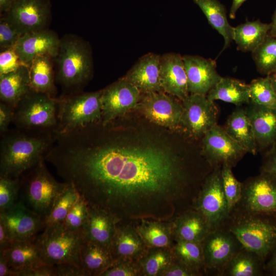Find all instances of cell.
Listing matches in <instances>:
<instances>
[{"mask_svg":"<svg viewBox=\"0 0 276 276\" xmlns=\"http://www.w3.org/2000/svg\"><path fill=\"white\" fill-rule=\"evenodd\" d=\"M224 226L243 246L266 261L276 247V216L254 214L234 208Z\"/></svg>","mask_w":276,"mask_h":276,"instance_id":"277c9868","label":"cell"},{"mask_svg":"<svg viewBox=\"0 0 276 276\" xmlns=\"http://www.w3.org/2000/svg\"><path fill=\"white\" fill-rule=\"evenodd\" d=\"M20 187V178L0 175V212L18 201Z\"/></svg>","mask_w":276,"mask_h":276,"instance_id":"7bdbcfd3","label":"cell"},{"mask_svg":"<svg viewBox=\"0 0 276 276\" xmlns=\"http://www.w3.org/2000/svg\"><path fill=\"white\" fill-rule=\"evenodd\" d=\"M60 41L55 32L46 28L22 34L14 49L22 63L29 66L34 59L40 55H48L54 59Z\"/></svg>","mask_w":276,"mask_h":276,"instance_id":"d6986e66","label":"cell"},{"mask_svg":"<svg viewBox=\"0 0 276 276\" xmlns=\"http://www.w3.org/2000/svg\"><path fill=\"white\" fill-rule=\"evenodd\" d=\"M42 160L20 177L19 197L28 208L43 219L68 183L55 179Z\"/></svg>","mask_w":276,"mask_h":276,"instance_id":"5b68a950","label":"cell"},{"mask_svg":"<svg viewBox=\"0 0 276 276\" xmlns=\"http://www.w3.org/2000/svg\"><path fill=\"white\" fill-rule=\"evenodd\" d=\"M16 276H57L56 267L41 263L18 272Z\"/></svg>","mask_w":276,"mask_h":276,"instance_id":"c3c4849f","label":"cell"},{"mask_svg":"<svg viewBox=\"0 0 276 276\" xmlns=\"http://www.w3.org/2000/svg\"><path fill=\"white\" fill-rule=\"evenodd\" d=\"M36 237L42 262L46 264L72 263L80 265V253L84 240L83 231H72L62 223L45 227Z\"/></svg>","mask_w":276,"mask_h":276,"instance_id":"52a82bcc","label":"cell"},{"mask_svg":"<svg viewBox=\"0 0 276 276\" xmlns=\"http://www.w3.org/2000/svg\"><path fill=\"white\" fill-rule=\"evenodd\" d=\"M13 241L5 226L0 221V252L7 249Z\"/></svg>","mask_w":276,"mask_h":276,"instance_id":"f5cc1de1","label":"cell"},{"mask_svg":"<svg viewBox=\"0 0 276 276\" xmlns=\"http://www.w3.org/2000/svg\"><path fill=\"white\" fill-rule=\"evenodd\" d=\"M160 56L154 53L144 55L123 78L137 88L142 94L162 91Z\"/></svg>","mask_w":276,"mask_h":276,"instance_id":"44dd1931","label":"cell"},{"mask_svg":"<svg viewBox=\"0 0 276 276\" xmlns=\"http://www.w3.org/2000/svg\"><path fill=\"white\" fill-rule=\"evenodd\" d=\"M142 96L137 88L124 78L103 89L101 122L103 124L112 122L136 108Z\"/></svg>","mask_w":276,"mask_h":276,"instance_id":"5bb4252c","label":"cell"},{"mask_svg":"<svg viewBox=\"0 0 276 276\" xmlns=\"http://www.w3.org/2000/svg\"><path fill=\"white\" fill-rule=\"evenodd\" d=\"M261 172L270 174L276 177V143L271 146L266 153L261 168Z\"/></svg>","mask_w":276,"mask_h":276,"instance_id":"f907efd6","label":"cell"},{"mask_svg":"<svg viewBox=\"0 0 276 276\" xmlns=\"http://www.w3.org/2000/svg\"><path fill=\"white\" fill-rule=\"evenodd\" d=\"M270 28V23H264L260 19L248 21L233 27V40L237 49L252 52L264 41Z\"/></svg>","mask_w":276,"mask_h":276,"instance_id":"1f68e13d","label":"cell"},{"mask_svg":"<svg viewBox=\"0 0 276 276\" xmlns=\"http://www.w3.org/2000/svg\"><path fill=\"white\" fill-rule=\"evenodd\" d=\"M0 221L13 241L33 239L43 228V219L19 200L8 209L0 212Z\"/></svg>","mask_w":276,"mask_h":276,"instance_id":"e0dca14e","label":"cell"},{"mask_svg":"<svg viewBox=\"0 0 276 276\" xmlns=\"http://www.w3.org/2000/svg\"><path fill=\"white\" fill-rule=\"evenodd\" d=\"M136 108L157 125L171 129L181 125L182 104L169 94L162 91L142 94Z\"/></svg>","mask_w":276,"mask_h":276,"instance_id":"9a60e30c","label":"cell"},{"mask_svg":"<svg viewBox=\"0 0 276 276\" xmlns=\"http://www.w3.org/2000/svg\"><path fill=\"white\" fill-rule=\"evenodd\" d=\"M174 259L172 249L148 248L138 261L143 275H160Z\"/></svg>","mask_w":276,"mask_h":276,"instance_id":"8d00e7d4","label":"cell"},{"mask_svg":"<svg viewBox=\"0 0 276 276\" xmlns=\"http://www.w3.org/2000/svg\"><path fill=\"white\" fill-rule=\"evenodd\" d=\"M160 81L163 91L181 101L189 95L182 56L176 53L160 56Z\"/></svg>","mask_w":276,"mask_h":276,"instance_id":"ffe728a7","label":"cell"},{"mask_svg":"<svg viewBox=\"0 0 276 276\" xmlns=\"http://www.w3.org/2000/svg\"><path fill=\"white\" fill-rule=\"evenodd\" d=\"M4 14L24 34L47 28L51 4L50 0H15Z\"/></svg>","mask_w":276,"mask_h":276,"instance_id":"2e32d148","label":"cell"},{"mask_svg":"<svg viewBox=\"0 0 276 276\" xmlns=\"http://www.w3.org/2000/svg\"><path fill=\"white\" fill-rule=\"evenodd\" d=\"M143 275L137 261L115 260L101 276Z\"/></svg>","mask_w":276,"mask_h":276,"instance_id":"f6af8a7d","label":"cell"},{"mask_svg":"<svg viewBox=\"0 0 276 276\" xmlns=\"http://www.w3.org/2000/svg\"><path fill=\"white\" fill-rule=\"evenodd\" d=\"M102 89L61 95L58 98V133L67 132L102 120ZM56 133V134H57Z\"/></svg>","mask_w":276,"mask_h":276,"instance_id":"ba28073f","label":"cell"},{"mask_svg":"<svg viewBox=\"0 0 276 276\" xmlns=\"http://www.w3.org/2000/svg\"><path fill=\"white\" fill-rule=\"evenodd\" d=\"M31 90L29 66L23 65L15 71L0 75V100L15 108Z\"/></svg>","mask_w":276,"mask_h":276,"instance_id":"484cf974","label":"cell"},{"mask_svg":"<svg viewBox=\"0 0 276 276\" xmlns=\"http://www.w3.org/2000/svg\"><path fill=\"white\" fill-rule=\"evenodd\" d=\"M173 256L200 275H206L201 243L177 241L172 248Z\"/></svg>","mask_w":276,"mask_h":276,"instance_id":"d590c367","label":"cell"},{"mask_svg":"<svg viewBox=\"0 0 276 276\" xmlns=\"http://www.w3.org/2000/svg\"><path fill=\"white\" fill-rule=\"evenodd\" d=\"M55 81L62 89L61 95L82 92L93 72L92 52L88 43L74 34L60 38L56 57Z\"/></svg>","mask_w":276,"mask_h":276,"instance_id":"3957f363","label":"cell"},{"mask_svg":"<svg viewBox=\"0 0 276 276\" xmlns=\"http://www.w3.org/2000/svg\"><path fill=\"white\" fill-rule=\"evenodd\" d=\"M247 0H233L230 9L229 16L231 19H235L236 13L244 2Z\"/></svg>","mask_w":276,"mask_h":276,"instance_id":"9f6ffc18","label":"cell"},{"mask_svg":"<svg viewBox=\"0 0 276 276\" xmlns=\"http://www.w3.org/2000/svg\"><path fill=\"white\" fill-rule=\"evenodd\" d=\"M205 16L209 23L224 38L221 52L233 40V27L228 22L225 6L218 0H193Z\"/></svg>","mask_w":276,"mask_h":276,"instance_id":"e575fe53","label":"cell"},{"mask_svg":"<svg viewBox=\"0 0 276 276\" xmlns=\"http://www.w3.org/2000/svg\"><path fill=\"white\" fill-rule=\"evenodd\" d=\"M89 215L88 204L85 198L80 197L70 210L62 223L66 229L72 231H83Z\"/></svg>","mask_w":276,"mask_h":276,"instance_id":"b9f144b4","label":"cell"},{"mask_svg":"<svg viewBox=\"0 0 276 276\" xmlns=\"http://www.w3.org/2000/svg\"><path fill=\"white\" fill-rule=\"evenodd\" d=\"M206 96L212 101L221 100L237 106L250 102L248 84L228 77H222Z\"/></svg>","mask_w":276,"mask_h":276,"instance_id":"836d02e7","label":"cell"},{"mask_svg":"<svg viewBox=\"0 0 276 276\" xmlns=\"http://www.w3.org/2000/svg\"><path fill=\"white\" fill-rule=\"evenodd\" d=\"M80 265L87 276L101 275L114 261L108 247L84 240L81 247Z\"/></svg>","mask_w":276,"mask_h":276,"instance_id":"f1b7e54d","label":"cell"},{"mask_svg":"<svg viewBox=\"0 0 276 276\" xmlns=\"http://www.w3.org/2000/svg\"><path fill=\"white\" fill-rule=\"evenodd\" d=\"M271 24V28L269 34L273 37H276V8L272 18Z\"/></svg>","mask_w":276,"mask_h":276,"instance_id":"680465c9","label":"cell"},{"mask_svg":"<svg viewBox=\"0 0 276 276\" xmlns=\"http://www.w3.org/2000/svg\"><path fill=\"white\" fill-rule=\"evenodd\" d=\"M0 253H3L6 257L9 267L14 271V276H16L20 271L43 263L36 238L13 241L7 249Z\"/></svg>","mask_w":276,"mask_h":276,"instance_id":"83f0119b","label":"cell"},{"mask_svg":"<svg viewBox=\"0 0 276 276\" xmlns=\"http://www.w3.org/2000/svg\"><path fill=\"white\" fill-rule=\"evenodd\" d=\"M232 167L223 165L221 168L222 185L227 202L229 213L239 202L242 193V183L235 177Z\"/></svg>","mask_w":276,"mask_h":276,"instance_id":"60d3db41","label":"cell"},{"mask_svg":"<svg viewBox=\"0 0 276 276\" xmlns=\"http://www.w3.org/2000/svg\"><path fill=\"white\" fill-rule=\"evenodd\" d=\"M224 129L247 152L256 153L258 147L245 109L238 108L234 110L229 116Z\"/></svg>","mask_w":276,"mask_h":276,"instance_id":"4dcf8cb0","label":"cell"},{"mask_svg":"<svg viewBox=\"0 0 276 276\" xmlns=\"http://www.w3.org/2000/svg\"><path fill=\"white\" fill-rule=\"evenodd\" d=\"M57 198L49 215L43 219V228L62 223L67 214L80 196L75 187L71 183Z\"/></svg>","mask_w":276,"mask_h":276,"instance_id":"74e56055","label":"cell"},{"mask_svg":"<svg viewBox=\"0 0 276 276\" xmlns=\"http://www.w3.org/2000/svg\"><path fill=\"white\" fill-rule=\"evenodd\" d=\"M53 59L48 55L36 57L29 65L30 88L34 91L45 93L56 98L55 74Z\"/></svg>","mask_w":276,"mask_h":276,"instance_id":"f546056e","label":"cell"},{"mask_svg":"<svg viewBox=\"0 0 276 276\" xmlns=\"http://www.w3.org/2000/svg\"><path fill=\"white\" fill-rule=\"evenodd\" d=\"M116 134L101 122L58 133L45 160L118 222L172 221L192 208L201 185L182 160L153 145L125 144Z\"/></svg>","mask_w":276,"mask_h":276,"instance_id":"6da1fadb","label":"cell"},{"mask_svg":"<svg viewBox=\"0 0 276 276\" xmlns=\"http://www.w3.org/2000/svg\"><path fill=\"white\" fill-rule=\"evenodd\" d=\"M109 248L114 260L138 262L148 247L133 224L118 222Z\"/></svg>","mask_w":276,"mask_h":276,"instance_id":"7402d4cb","label":"cell"},{"mask_svg":"<svg viewBox=\"0 0 276 276\" xmlns=\"http://www.w3.org/2000/svg\"><path fill=\"white\" fill-rule=\"evenodd\" d=\"M23 65L14 47L1 52L0 75L16 70Z\"/></svg>","mask_w":276,"mask_h":276,"instance_id":"bcb514c9","label":"cell"},{"mask_svg":"<svg viewBox=\"0 0 276 276\" xmlns=\"http://www.w3.org/2000/svg\"><path fill=\"white\" fill-rule=\"evenodd\" d=\"M265 261L254 251L243 247L228 263L221 276H261Z\"/></svg>","mask_w":276,"mask_h":276,"instance_id":"d6a6232c","label":"cell"},{"mask_svg":"<svg viewBox=\"0 0 276 276\" xmlns=\"http://www.w3.org/2000/svg\"><path fill=\"white\" fill-rule=\"evenodd\" d=\"M88 208V218L83 229L84 240L109 248L118 221L105 210L89 205Z\"/></svg>","mask_w":276,"mask_h":276,"instance_id":"d4e9b609","label":"cell"},{"mask_svg":"<svg viewBox=\"0 0 276 276\" xmlns=\"http://www.w3.org/2000/svg\"><path fill=\"white\" fill-rule=\"evenodd\" d=\"M15 0H0V13L4 14L8 11Z\"/></svg>","mask_w":276,"mask_h":276,"instance_id":"6f0895ef","label":"cell"},{"mask_svg":"<svg viewBox=\"0 0 276 276\" xmlns=\"http://www.w3.org/2000/svg\"><path fill=\"white\" fill-rule=\"evenodd\" d=\"M175 241L201 243L211 231L204 217L193 208L184 211L173 221Z\"/></svg>","mask_w":276,"mask_h":276,"instance_id":"cb8c5ba5","label":"cell"},{"mask_svg":"<svg viewBox=\"0 0 276 276\" xmlns=\"http://www.w3.org/2000/svg\"><path fill=\"white\" fill-rule=\"evenodd\" d=\"M132 224L148 248L172 249L175 241L172 221L142 219Z\"/></svg>","mask_w":276,"mask_h":276,"instance_id":"4316f807","label":"cell"},{"mask_svg":"<svg viewBox=\"0 0 276 276\" xmlns=\"http://www.w3.org/2000/svg\"><path fill=\"white\" fill-rule=\"evenodd\" d=\"M56 134L14 127L1 136L0 175L20 178L42 160L52 148Z\"/></svg>","mask_w":276,"mask_h":276,"instance_id":"7a4b0ae2","label":"cell"},{"mask_svg":"<svg viewBox=\"0 0 276 276\" xmlns=\"http://www.w3.org/2000/svg\"><path fill=\"white\" fill-rule=\"evenodd\" d=\"M13 124L26 130L56 134L58 98L31 89L14 108Z\"/></svg>","mask_w":276,"mask_h":276,"instance_id":"8992f818","label":"cell"},{"mask_svg":"<svg viewBox=\"0 0 276 276\" xmlns=\"http://www.w3.org/2000/svg\"><path fill=\"white\" fill-rule=\"evenodd\" d=\"M245 111L251 124L257 147L264 149L276 143V109L251 101Z\"/></svg>","mask_w":276,"mask_h":276,"instance_id":"603a6c76","label":"cell"},{"mask_svg":"<svg viewBox=\"0 0 276 276\" xmlns=\"http://www.w3.org/2000/svg\"><path fill=\"white\" fill-rule=\"evenodd\" d=\"M22 34L5 14L0 18V51L13 48Z\"/></svg>","mask_w":276,"mask_h":276,"instance_id":"ee69618b","label":"cell"},{"mask_svg":"<svg viewBox=\"0 0 276 276\" xmlns=\"http://www.w3.org/2000/svg\"><path fill=\"white\" fill-rule=\"evenodd\" d=\"M183 112L181 125L195 138L203 137L217 124L218 109L206 96L189 94L182 101Z\"/></svg>","mask_w":276,"mask_h":276,"instance_id":"4fadbf2b","label":"cell"},{"mask_svg":"<svg viewBox=\"0 0 276 276\" xmlns=\"http://www.w3.org/2000/svg\"><path fill=\"white\" fill-rule=\"evenodd\" d=\"M163 276H200L196 271L174 258L169 266L162 272Z\"/></svg>","mask_w":276,"mask_h":276,"instance_id":"7dc6e473","label":"cell"},{"mask_svg":"<svg viewBox=\"0 0 276 276\" xmlns=\"http://www.w3.org/2000/svg\"><path fill=\"white\" fill-rule=\"evenodd\" d=\"M258 72L268 76L276 71V37L268 34L264 41L252 52Z\"/></svg>","mask_w":276,"mask_h":276,"instance_id":"f35d334b","label":"cell"},{"mask_svg":"<svg viewBox=\"0 0 276 276\" xmlns=\"http://www.w3.org/2000/svg\"><path fill=\"white\" fill-rule=\"evenodd\" d=\"M221 168H213L206 175L192 206L206 219L211 231L224 226L229 214L222 185Z\"/></svg>","mask_w":276,"mask_h":276,"instance_id":"9c48e42d","label":"cell"},{"mask_svg":"<svg viewBox=\"0 0 276 276\" xmlns=\"http://www.w3.org/2000/svg\"><path fill=\"white\" fill-rule=\"evenodd\" d=\"M189 94L206 96L222 78L215 60L197 55L182 56Z\"/></svg>","mask_w":276,"mask_h":276,"instance_id":"ac0fdd59","label":"cell"},{"mask_svg":"<svg viewBox=\"0 0 276 276\" xmlns=\"http://www.w3.org/2000/svg\"><path fill=\"white\" fill-rule=\"evenodd\" d=\"M247 151L217 124L203 136L202 154L213 168L226 165L232 168Z\"/></svg>","mask_w":276,"mask_h":276,"instance_id":"7c38bea8","label":"cell"},{"mask_svg":"<svg viewBox=\"0 0 276 276\" xmlns=\"http://www.w3.org/2000/svg\"><path fill=\"white\" fill-rule=\"evenodd\" d=\"M14 118V108L0 102V135H3L10 129Z\"/></svg>","mask_w":276,"mask_h":276,"instance_id":"681fc988","label":"cell"},{"mask_svg":"<svg viewBox=\"0 0 276 276\" xmlns=\"http://www.w3.org/2000/svg\"><path fill=\"white\" fill-rule=\"evenodd\" d=\"M270 256L269 260L265 263V271L272 275H276V247Z\"/></svg>","mask_w":276,"mask_h":276,"instance_id":"11a10c76","label":"cell"},{"mask_svg":"<svg viewBox=\"0 0 276 276\" xmlns=\"http://www.w3.org/2000/svg\"><path fill=\"white\" fill-rule=\"evenodd\" d=\"M234 208L276 216V177L261 172L242 182V196Z\"/></svg>","mask_w":276,"mask_h":276,"instance_id":"30bf717a","label":"cell"},{"mask_svg":"<svg viewBox=\"0 0 276 276\" xmlns=\"http://www.w3.org/2000/svg\"><path fill=\"white\" fill-rule=\"evenodd\" d=\"M248 85L250 101L276 109V93L268 76L254 79Z\"/></svg>","mask_w":276,"mask_h":276,"instance_id":"ab89813d","label":"cell"},{"mask_svg":"<svg viewBox=\"0 0 276 276\" xmlns=\"http://www.w3.org/2000/svg\"><path fill=\"white\" fill-rule=\"evenodd\" d=\"M206 275L221 276L231 260L244 246L224 225L210 231L201 242Z\"/></svg>","mask_w":276,"mask_h":276,"instance_id":"8fae6325","label":"cell"},{"mask_svg":"<svg viewBox=\"0 0 276 276\" xmlns=\"http://www.w3.org/2000/svg\"><path fill=\"white\" fill-rule=\"evenodd\" d=\"M268 76L276 93V71Z\"/></svg>","mask_w":276,"mask_h":276,"instance_id":"91938a15","label":"cell"},{"mask_svg":"<svg viewBox=\"0 0 276 276\" xmlns=\"http://www.w3.org/2000/svg\"><path fill=\"white\" fill-rule=\"evenodd\" d=\"M0 276H14V271L9 267L8 260L3 253H0Z\"/></svg>","mask_w":276,"mask_h":276,"instance_id":"db71d44e","label":"cell"},{"mask_svg":"<svg viewBox=\"0 0 276 276\" xmlns=\"http://www.w3.org/2000/svg\"><path fill=\"white\" fill-rule=\"evenodd\" d=\"M57 276H87L80 266L72 263H62L55 265Z\"/></svg>","mask_w":276,"mask_h":276,"instance_id":"816d5d0a","label":"cell"}]
</instances>
